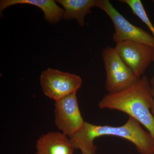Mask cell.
Instances as JSON below:
<instances>
[{
	"mask_svg": "<svg viewBox=\"0 0 154 154\" xmlns=\"http://www.w3.org/2000/svg\"><path fill=\"white\" fill-rule=\"evenodd\" d=\"M76 93L66 96L55 103L56 126L69 137L79 130L85 122L81 114Z\"/></svg>",
	"mask_w": 154,
	"mask_h": 154,
	"instance_id": "obj_6",
	"label": "cell"
},
{
	"mask_svg": "<svg viewBox=\"0 0 154 154\" xmlns=\"http://www.w3.org/2000/svg\"><path fill=\"white\" fill-rule=\"evenodd\" d=\"M153 2H154V1H153Z\"/></svg>",
	"mask_w": 154,
	"mask_h": 154,
	"instance_id": "obj_14",
	"label": "cell"
},
{
	"mask_svg": "<svg viewBox=\"0 0 154 154\" xmlns=\"http://www.w3.org/2000/svg\"><path fill=\"white\" fill-rule=\"evenodd\" d=\"M120 2L126 4L133 13L144 23L149 29L154 38V27L148 17L143 5L140 0H121Z\"/></svg>",
	"mask_w": 154,
	"mask_h": 154,
	"instance_id": "obj_11",
	"label": "cell"
},
{
	"mask_svg": "<svg viewBox=\"0 0 154 154\" xmlns=\"http://www.w3.org/2000/svg\"><path fill=\"white\" fill-rule=\"evenodd\" d=\"M36 154H74V148L70 138L63 133L50 132L36 141Z\"/></svg>",
	"mask_w": 154,
	"mask_h": 154,
	"instance_id": "obj_8",
	"label": "cell"
},
{
	"mask_svg": "<svg viewBox=\"0 0 154 154\" xmlns=\"http://www.w3.org/2000/svg\"><path fill=\"white\" fill-rule=\"evenodd\" d=\"M17 5H29L38 7L44 13L45 20L50 24H56L63 19V9L53 0H1V14L7 8Z\"/></svg>",
	"mask_w": 154,
	"mask_h": 154,
	"instance_id": "obj_9",
	"label": "cell"
},
{
	"mask_svg": "<svg viewBox=\"0 0 154 154\" xmlns=\"http://www.w3.org/2000/svg\"><path fill=\"white\" fill-rule=\"evenodd\" d=\"M151 110L152 114L154 117V99L153 100L152 102Z\"/></svg>",
	"mask_w": 154,
	"mask_h": 154,
	"instance_id": "obj_13",
	"label": "cell"
},
{
	"mask_svg": "<svg viewBox=\"0 0 154 154\" xmlns=\"http://www.w3.org/2000/svg\"><path fill=\"white\" fill-rule=\"evenodd\" d=\"M153 99L149 81L144 75L128 89L106 95L98 106L101 109L117 110L126 113L146 128L154 138V117L151 110Z\"/></svg>",
	"mask_w": 154,
	"mask_h": 154,
	"instance_id": "obj_2",
	"label": "cell"
},
{
	"mask_svg": "<svg viewBox=\"0 0 154 154\" xmlns=\"http://www.w3.org/2000/svg\"><path fill=\"white\" fill-rule=\"evenodd\" d=\"M119 55L137 78L142 77L154 60V47L140 42L124 41L114 48Z\"/></svg>",
	"mask_w": 154,
	"mask_h": 154,
	"instance_id": "obj_7",
	"label": "cell"
},
{
	"mask_svg": "<svg viewBox=\"0 0 154 154\" xmlns=\"http://www.w3.org/2000/svg\"><path fill=\"white\" fill-rule=\"evenodd\" d=\"M39 81L45 95L55 102L76 93L83 82L78 75L51 68L42 72Z\"/></svg>",
	"mask_w": 154,
	"mask_h": 154,
	"instance_id": "obj_5",
	"label": "cell"
},
{
	"mask_svg": "<svg viewBox=\"0 0 154 154\" xmlns=\"http://www.w3.org/2000/svg\"><path fill=\"white\" fill-rule=\"evenodd\" d=\"M149 82L151 88L152 95L154 99V75Z\"/></svg>",
	"mask_w": 154,
	"mask_h": 154,
	"instance_id": "obj_12",
	"label": "cell"
},
{
	"mask_svg": "<svg viewBox=\"0 0 154 154\" xmlns=\"http://www.w3.org/2000/svg\"><path fill=\"white\" fill-rule=\"evenodd\" d=\"M105 136L129 141L141 154H154V138L131 117L120 126L96 125L85 122L82 127L69 138L75 149H80L82 154H96L97 148L94 140Z\"/></svg>",
	"mask_w": 154,
	"mask_h": 154,
	"instance_id": "obj_1",
	"label": "cell"
},
{
	"mask_svg": "<svg viewBox=\"0 0 154 154\" xmlns=\"http://www.w3.org/2000/svg\"><path fill=\"white\" fill-rule=\"evenodd\" d=\"M102 57L106 73L105 88L108 94L125 91L140 79L122 60L115 48H105L102 51Z\"/></svg>",
	"mask_w": 154,
	"mask_h": 154,
	"instance_id": "obj_3",
	"label": "cell"
},
{
	"mask_svg": "<svg viewBox=\"0 0 154 154\" xmlns=\"http://www.w3.org/2000/svg\"><path fill=\"white\" fill-rule=\"evenodd\" d=\"M63 7V19L76 20L81 27L85 25V17L91 13V9L96 7L97 0H57Z\"/></svg>",
	"mask_w": 154,
	"mask_h": 154,
	"instance_id": "obj_10",
	"label": "cell"
},
{
	"mask_svg": "<svg viewBox=\"0 0 154 154\" xmlns=\"http://www.w3.org/2000/svg\"><path fill=\"white\" fill-rule=\"evenodd\" d=\"M96 7L107 14L113 22L115 33L113 39L116 44L124 41L140 42L154 47L153 36L142 28L131 23L108 0H97Z\"/></svg>",
	"mask_w": 154,
	"mask_h": 154,
	"instance_id": "obj_4",
	"label": "cell"
}]
</instances>
